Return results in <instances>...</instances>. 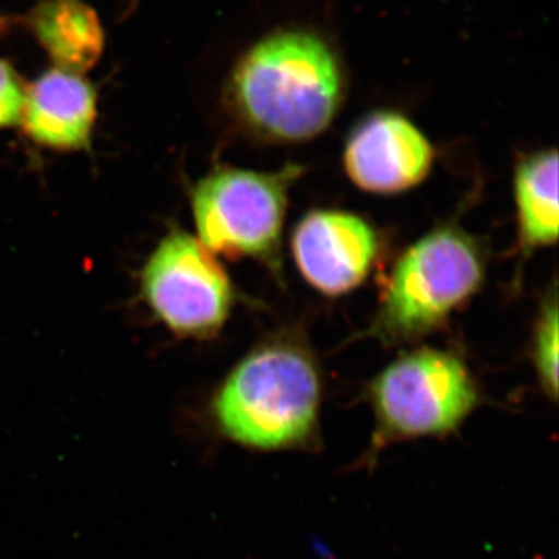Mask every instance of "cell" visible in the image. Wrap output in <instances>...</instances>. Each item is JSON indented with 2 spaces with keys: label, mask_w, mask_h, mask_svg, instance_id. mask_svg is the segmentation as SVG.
<instances>
[{
  "label": "cell",
  "mask_w": 559,
  "mask_h": 559,
  "mask_svg": "<svg viewBox=\"0 0 559 559\" xmlns=\"http://www.w3.org/2000/svg\"><path fill=\"white\" fill-rule=\"evenodd\" d=\"M347 95V69L333 40L311 27L266 33L242 51L227 76L224 103L255 138L297 143L318 138Z\"/></svg>",
  "instance_id": "6da1fadb"
},
{
  "label": "cell",
  "mask_w": 559,
  "mask_h": 559,
  "mask_svg": "<svg viewBox=\"0 0 559 559\" xmlns=\"http://www.w3.org/2000/svg\"><path fill=\"white\" fill-rule=\"evenodd\" d=\"M322 380L304 348L274 342L253 349L230 371L213 400L226 439L248 450H310L319 437Z\"/></svg>",
  "instance_id": "7a4b0ae2"
},
{
  "label": "cell",
  "mask_w": 559,
  "mask_h": 559,
  "mask_svg": "<svg viewBox=\"0 0 559 559\" xmlns=\"http://www.w3.org/2000/svg\"><path fill=\"white\" fill-rule=\"evenodd\" d=\"M377 429L366 462L396 441L448 437L479 406L480 393L462 359L423 348L401 356L370 385Z\"/></svg>",
  "instance_id": "3957f363"
},
{
  "label": "cell",
  "mask_w": 559,
  "mask_h": 559,
  "mask_svg": "<svg viewBox=\"0 0 559 559\" xmlns=\"http://www.w3.org/2000/svg\"><path fill=\"white\" fill-rule=\"evenodd\" d=\"M484 275V257L469 235L457 227L430 231L393 267L374 333L404 342L436 330L480 289Z\"/></svg>",
  "instance_id": "277c9868"
},
{
  "label": "cell",
  "mask_w": 559,
  "mask_h": 559,
  "mask_svg": "<svg viewBox=\"0 0 559 559\" xmlns=\"http://www.w3.org/2000/svg\"><path fill=\"white\" fill-rule=\"evenodd\" d=\"M299 167L277 173L223 168L200 180L191 197L201 242L227 259L277 260L288 191Z\"/></svg>",
  "instance_id": "5b68a950"
},
{
  "label": "cell",
  "mask_w": 559,
  "mask_h": 559,
  "mask_svg": "<svg viewBox=\"0 0 559 559\" xmlns=\"http://www.w3.org/2000/svg\"><path fill=\"white\" fill-rule=\"evenodd\" d=\"M142 290L157 319L183 337L212 336L229 318L234 289L229 275L207 248L173 230L151 253Z\"/></svg>",
  "instance_id": "8992f818"
},
{
  "label": "cell",
  "mask_w": 559,
  "mask_h": 559,
  "mask_svg": "<svg viewBox=\"0 0 559 559\" xmlns=\"http://www.w3.org/2000/svg\"><path fill=\"white\" fill-rule=\"evenodd\" d=\"M433 164V146L396 110H377L356 124L344 150L348 178L359 189L395 194L417 187Z\"/></svg>",
  "instance_id": "52a82bcc"
},
{
  "label": "cell",
  "mask_w": 559,
  "mask_h": 559,
  "mask_svg": "<svg viewBox=\"0 0 559 559\" xmlns=\"http://www.w3.org/2000/svg\"><path fill=\"white\" fill-rule=\"evenodd\" d=\"M293 253L312 288L341 296L358 288L373 266L378 238L367 221L353 213H308L293 234Z\"/></svg>",
  "instance_id": "ba28073f"
},
{
  "label": "cell",
  "mask_w": 559,
  "mask_h": 559,
  "mask_svg": "<svg viewBox=\"0 0 559 559\" xmlns=\"http://www.w3.org/2000/svg\"><path fill=\"white\" fill-rule=\"evenodd\" d=\"M98 116L94 84L80 73L51 68L25 86L20 124L43 148H87Z\"/></svg>",
  "instance_id": "9c48e42d"
},
{
  "label": "cell",
  "mask_w": 559,
  "mask_h": 559,
  "mask_svg": "<svg viewBox=\"0 0 559 559\" xmlns=\"http://www.w3.org/2000/svg\"><path fill=\"white\" fill-rule=\"evenodd\" d=\"M25 25L57 69L84 75L105 50L100 16L84 0H39Z\"/></svg>",
  "instance_id": "30bf717a"
},
{
  "label": "cell",
  "mask_w": 559,
  "mask_h": 559,
  "mask_svg": "<svg viewBox=\"0 0 559 559\" xmlns=\"http://www.w3.org/2000/svg\"><path fill=\"white\" fill-rule=\"evenodd\" d=\"M514 200L524 249H539L558 240V153L530 154L514 173Z\"/></svg>",
  "instance_id": "8fae6325"
},
{
  "label": "cell",
  "mask_w": 559,
  "mask_h": 559,
  "mask_svg": "<svg viewBox=\"0 0 559 559\" xmlns=\"http://www.w3.org/2000/svg\"><path fill=\"white\" fill-rule=\"evenodd\" d=\"M558 304L547 301L535 331V366L540 385L550 400L558 399Z\"/></svg>",
  "instance_id": "7c38bea8"
},
{
  "label": "cell",
  "mask_w": 559,
  "mask_h": 559,
  "mask_svg": "<svg viewBox=\"0 0 559 559\" xmlns=\"http://www.w3.org/2000/svg\"><path fill=\"white\" fill-rule=\"evenodd\" d=\"M25 84L9 61L0 58V130L20 124Z\"/></svg>",
  "instance_id": "4fadbf2b"
},
{
  "label": "cell",
  "mask_w": 559,
  "mask_h": 559,
  "mask_svg": "<svg viewBox=\"0 0 559 559\" xmlns=\"http://www.w3.org/2000/svg\"><path fill=\"white\" fill-rule=\"evenodd\" d=\"M7 31V22L5 20H3L2 16H0V36L3 35V33H5Z\"/></svg>",
  "instance_id": "5bb4252c"
}]
</instances>
